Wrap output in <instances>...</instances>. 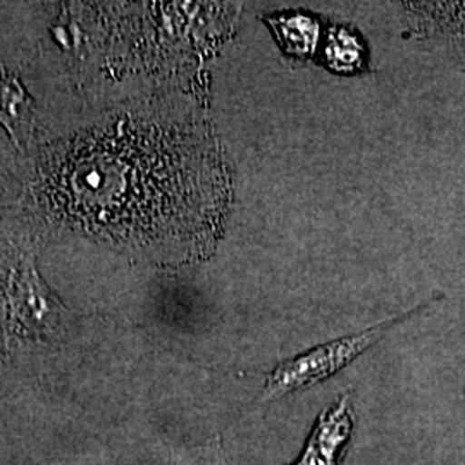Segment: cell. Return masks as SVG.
<instances>
[{
    "instance_id": "obj_2",
    "label": "cell",
    "mask_w": 465,
    "mask_h": 465,
    "mask_svg": "<svg viewBox=\"0 0 465 465\" xmlns=\"http://www.w3.org/2000/svg\"><path fill=\"white\" fill-rule=\"evenodd\" d=\"M417 13L422 15L430 36L436 38L445 52L459 64H465V4H417Z\"/></svg>"
},
{
    "instance_id": "obj_3",
    "label": "cell",
    "mask_w": 465,
    "mask_h": 465,
    "mask_svg": "<svg viewBox=\"0 0 465 465\" xmlns=\"http://www.w3.org/2000/svg\"><path fill=\"white\" fill-rule=\"evenodd\" d=\"M34 100L19 78L0 69V124L9 132L16 145H21L32 126Z\"/></svg>"
},
{
    "instance_id": "obj_1",
    "label": "cell",
    "mask_w": 465,
    "mask_h": 465,
    "mask_svg": "<svg viewBox=\"0 0 465 465\" xmlns=\"http://www.w3.org/2000/svg\"><path fill=\"white\" fill-rule=\"evenodd\" d=\"M428 305H431V302H426L424 305L417 307L407 314H399L391 319H386L381 324L367 331L332 340L330 343L319 345L316 349L307 350L293 359L284 361L269 372L262 400L267 401V400L282 399V395L295 393L299 390L311 388L317 382L328 380L340 369L349 366L350 362L355 361L362 351L378 343L391 328L407 321L409 317L414 316L419 311L426 309Z\"/></svg>"
},
{
    "instance_id": "obj_4",
    "label": "cell",
    "mask_w": 465,
    "mask_h": 465,
    "mask_svg": "<svg viewBox=\"0 0 465 465\" xmlns=\"http://www.w3.org/2000/svg\"><path fill=\"white\" fill-rule=\"evenodd\" d=\"M13 282V303L17 312L32 317L35 321L44 322L45 317L52 316V309L59 305L57 300L52 299L47 288L38 278L32 261H25L16 269ZM25 317V319H26Z\"/></svg>"
}]
</instances>
